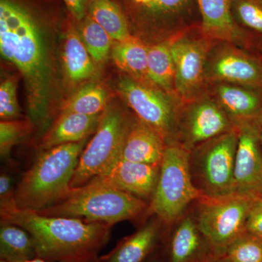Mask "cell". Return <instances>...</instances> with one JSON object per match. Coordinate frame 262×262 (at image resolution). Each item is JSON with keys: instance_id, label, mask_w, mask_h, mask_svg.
<instances>
[{"instance_id": "4fadbf2b", "label": "cell", "mask_w": 262, "mask_h": 262, "mask_svg": "<svg viewBox=\"0 0 262 262\" xmlns=\"http://www.w3.org/2000/svg\"><path fill=\"white\" fill-rule=\"evenodd\" d=\"M234 166L235 194L262 198V140L259 119L239 122Z\"/></svg>"}, {"instance_id": "cb8c5ba5", "label": "cell", "mask_w": 262, "mask_h": 262, "mask_svg": "<svg viewBox=\"0 0 262 262\" xmlns=\"http://www.w3.org/2000/svg\"><path fill=\"white\" fill-rule=\"evenodd\" d=\"M35 258L37 251L30 234L18 225L1 222L0 261L20 262Z\"/></svg>"}, {"instance_id": "8992f818", "label": "cell", "mask_w": 262, "mask_h": 262, "mask_svg": "<svg viewBox=\"0 0 262 262\" xmlns=\"http://www.w3.org/2000/svg\"><path fill=\"white\" fill-rule=\"evenodd\" d=\"M237 127L190 151L193 182L205 196L222 198L235 194L234 166Z\"/></svg>"}, {"instance_id": "5b68a950", "label": "cell", "mask_w": 262, "mask_h": 262, "mask_svg": "<svg viewBox=\"0 0 262 262\" xmlns=\"http://www.w3.org/2000/svg\"><path fill=\"white\" fill-rule=\"evenodd\" d=\"M189 154V150L177 142L168 143L165 148L147 210V213L156 215L165 225L180 220L191 203L205 196L193 182Z\"/></svg>"}, {"instance_id": "d590c367", "label": "cell", "mask_w": 262, "mask_h": 262, "mask_svg": "<svg viewBox=\"0 0 262 262\" xmlns=\"http://www.w3.org/2000/svg\"><path fill=\"white\" fill-rule=\"evenodd\" d=\"M0 262H7L4 261H0ZM20 262H50L48 261H46V260H43L42 258H35L34 259L28 260V261H24Z\"/></svg>"}, {"instance_id": "30bf717a", "label": "cell", "mask_w": 262, "mask_h": 262, "mask_svg": "<svg viewBox=\"0 0 262 262\" xmlns=\"http://www.w3.org/2000/svg\"><path fill=\"white\" fill-rule=\"evenodd\" d=\"M118 90L140 121L158 130L167 144L173 142L182 105L177 98L130 77H122Z\"/></svg>"}, {"instance_id": "ac0fdd59", "label": "cell", "mask_w": 262, "mask_h": 262, "mask_svg": "<svg viewBox=\"0 0 262 262\" xmlns=\"http://www.w3.org/2000/svg\"><path fill=\"white\" fill-rule=\"evenodd\" d=\"M166 146L161 134L139 120L131 123L121 158L134 163L160 165Z\"/></svg>"}, {"instance_id": "9c48e42d", "label": "cell", "mask_w": 262, "mask_h": 262, "mask_svg": "<svg viewBox=\"0 0 262 262\" xmlns=\"http://www.w3.org/2000/svg\"><path fill=\"white\" fill-rule=\"evenodd\" d=\"M201 26L170 38L175 67V93L182 104L200 97L206 85L207 58L215 42L203 35Z\"/></svg>"}, {"instance_id": "44dd1931", "label": "cell", "mask_w": 262, "mask_h": 262, "mask_svg": "<svg viewBox=\"0 0 262 262\" xmlns=\"http://www.w3.org/2000/svg\"><path fill=\"white\" fill-rule=\"evenodd\" d=\"M111 53L115 64L129 77L142 83L151 84L147 75L148 47L141 39L131 36L115 42Z\"/></svg>"}, {"instance_id": "74e56055", "label": "cell", "mask_w": 262, "mask_h": 262, "mask_svg": "<svg viewBox=\"0 0 262 262\" xmlns=\"http://www.w3.org/2000/svg\"><path fill=\"white\" fill-rule=\"evenodd\" d=\"M85 262H101L100 258H98L97 257L92 258V259H90L89 261Z\"/></svg>"}, {"instance_id": "603a6c76", "label": "cell", "mask_w": 262, "mask_h": 262, "mask_svg": "<svg viewBox=\"0 0 262 262\" xmlns=\"http://www.w3.org/2000/svg\"><path fill=\"white\" fill-rule=\"evenodd\" d=\"M147 75L151 84L177 98L175 93V67L170 51V38L148 47Z\"/></svg>"}, {"instance_id": "3957f363", "label": "cell", "mask_w": 262, "mask_h": 262, "mask_svg": "<svg viewBox=\"0 0 262 262\" xmlns=\"http://www.w3.org/2000/svg\"><path fill=\"white\" fill-rule=\"evenodd\" d=\"M87 139L44 150L19 183L14 194L16 206L39 211L65 199Z\"/></svg>"}, {"instance_id": "277c9868", "label": "cell", "mask_w": 262, "mask_h": 262, "mask_svg": "<svg viewBox=\"0 0 262 262\" xmlns=\"http://www.w3.org/2000/svg\"><path fill=\"white\" fill-rule=\"evenodd\" d=\"M149 202L129 193L98 184L72 188L70 194L54 206L36 211L51 216L79 219L91 223L113 226L132 220L147 212Z\"/></svg>"}, {"instance_id": "8fae6325", "label": "cell", "mask_w": 262, "mask_h": 262, "mask_svg": "<svg viewBox=\"0 0 262 262\" xmlns=\"http://www.w3.org/2000/svg\"><path fill=\"white\" fill-rule=\"evenodd\" d=\"M234 127L235 124L214 98L203 94L181 106L173 142L191 151Z\"/></svg>"}, {"instance_id": "83f0119b", "label": "cell", "mask_w": 262, "mask_h": 262, "mask_svg": "<svg viewBox=\"0 0 262 262\" xmlns=\"http://www.w3.org/2000/svg\"><path fill=\"white\" fill-rule=\"evenodd\" d=\"M234 21L239 29L252 37L262 38V0H232Z\"/></svg>"}, {"instance_id": "ffe728a7", "label": "cell", "mask_w": 262, "mask_h": 262, "mask_svg": "<svg viewBox=\"0 0 262 262\" xmlns=\"http://www.w3.org/2000/svg\"><path fill=\"white\" fill-rule=\"evenodd\" d=\"M161 224L158 218L149 221L135 233L122 239L115 249L100 260L101 262H144L158 243Z\"/></svg>"}, {"instance_id": "484cf974", "label": "cell", "mask_w": 262, "mask_h": 262, "mask_svg": "<svg viewBox=\"0 0 262 262\" xmlns=\"http://www.w3.org/2000/svg\"><path fill=\"white\" fill-rule=\"evenodd\" d=\"M108 95L102 86L85 84L67 100L61 113H77L84 115L102 114L108 106Z\"/></svg>"}, {"instance_id": "4316f807", "label": "cell", "mask_w": 262, "mask_h": 262, "mask_svg": "<svg viewBox=\"0 0 262 262\" xmlns=\"http://www.w3.org/2000/svg\"><path fill=\"white\" fill-rule=\"evenodd\" d=\"M79 34L95 63H104L113 48L110 34L90 15L84 19Z\"/></svg>"}, {"instance_id": "d4e9b609", "label": "cell", "mask_w": 262, "mask_h": 262, "mask_svg": "<svg viewBox=\"0 0 262 262\" xmlns=\"http://www.w3.org/2000/svg\"><path fill=\"white\" fill-rule=\"evenodd\" d=\"M89 15L115 42L130 37L128 24L118 6L111 0H90Z\"/></svg>"}, {"instance_id": "d6986e66", "label": "cell", "mask_w": 262, "mask_h": 262, "mask_svg": "<svg viewBox=\"0 0 262 262\" xmlns=\"http://www.w3.org/2000/svg\"><path fill=\"white\" fill-rule=\"evenodd\" d=\"M102 114L84 115L61 113L51 128L43 137L40 147L47 150L55 146L80 142L97 130Z\"/></svg>"}, {"instance_id": "e0dca14e", "label": "cell", "mask_w": 262, "mask_h": 262, "mask_svg": "<svg viewBox=\"0 0 262 262\" xmlns=\"http://www.w3.org/2000/svg\"><path fill=\"white\" fill-rule=\"evenodd\" d=\"M215 258L195 218H182L170 237L168 262H211Z\"/></svg>"}, {"instance_id": "ab89813d", "label": "cell", "mask_w": 262, "mask_h": 262, "mask_svg": "<svg viewBox=\"0 0 262 262\" xmlns=\"http://www.w3.org/2000/svg\"><path fill=\"white\" fill-rule=\"evenodd\" d=\"M149 262H163L161 261V260L159 259H153L151 260V261H150Z\"/></svg>"}, {"instance_id": "4dcf8cb0", "label": "cell", "mask_w": 262, "mask_h": 262, "mask_svg": "<svg viewBox=\"0 0 262 262\" xmlns=\"http://www.w3.org/2000/svg\"><path fill=\"white\" fill-rule=\"evenodd\" d=\"M20 115L17 99V80L8 77L0 85V117L2 120H13Z\"/></svg>"}, {"instance_id": "7a4b0ae2", "label": "cell", "mask_w": 262, "mask_h": 262, "mask_svg": "<svg viewBox=\"0 0 262 262\" xmlns=\"http://www.w3.org/2000/svg\"><path fill=\"white\" fill-rule=\"evenodd\" d=\"M0 203L1 222L27 231L34 241L37 258L46 261H89L97 257L110 239L111 226L106 224L20 209L15 204V198Z\"/></svg>"}, {"instance_id": "5bb4252c", "label": "cell", "mask_w": 262, "mask_h": 262, "mask_svg": "<svg viewBox=\"0 0 262 262\" xmlns=\"http://www.w3.org/2000/svg\"><path fill=\"white\" fill-rule=\"evenodd\" d=\"M160 165L134 163L120 158L111 168L87 184L114 188L150 202L159 178Z\"/></svg>"}, {"instance_id": "836d02e7", "label": "cell", "mask_w": 262, "mask_h": 262, "mask_svg": "<svg viewBox=\"0 0 262 262\" xmlns=\"http://www.w3.org/2000/svg\"><path fill=\"white\" fill-rule=\"evenodd\" d=\"M12 182L13 180L8 174L4 173L0 176V203L14 198L15 193L12 191Z\"/></svg>"}, {"instance_id": "d6a6232c", "label": "cell", "mask_w": 262, "mask_h": 262, "mask_svg": "<svg viewBox=\"0 0 262 262\" xmlns=\"http://www.w3.org/2000/svg\"><path fill=\"white\" fill-rule=\"evenodd\" d=\"M67 8L77 20H82L89 10L90 0H63Z\"/></svg>"}, {"instance_id": "ba28073f", "label": "cell", "mask_w": 262, "mask_h": 262, "mask_svg": "<svg viewBox=\"0 0 262 262\" xmlns=\"http://www.w3.org/2000/svg\"><path fill=\"white\" fill-rule=\"evenodd\" d=\"M254 200L234 194L217 198L203 196L196 201V223L216 257L246 233V221Z\"/></svg>"}, {"instance_id": "1f68e13d", "label": "cell", "mask_w": 262, "mask_h": 262, "mask_svg": "<svg viewBox=\"0 0 262 262\" xmlns=\"http://www.w3.org/2000/svg\"><path fill=\"white\" fill-rule=\"evenodd\" d=\"M246 228L248 233L262 237V198L253 201L246 221Z\"/></svg>"}, {"instance_id": "f546056e", "label": "cell", "mask_w": 262, "mask_h": 262, "mask_svg": "<svg viewBox=\"0 0 262 262\" xmlns=\"http://www.w3.org/2000/svg\"><path fill=\"white\" fill-rule=\"evenodd\" d=\"M27 121L2 120L0 122V154L2 159L9 157L12 148L24 139L30 129Z\"/></svg>"}, {"instance_id": "e575fe53", "label": "cell", "mask_w": 262, "mask_h": 262, "mask_svg": "<svg viewBox=\"0 0 262 262\" xmlns=\"http://www.w3.org/2000/svg\"><path fill=\"white\" fill-rule=\"evenodd\" d=\"M133 3H134L138 7L139 10L142 13H146V10L149 9L150 5L152 4L155 0H132Z\"/></svg>"}, {"instance_id": "f35d334b", "label": "cell", "mask_w": 262, "mask_h": 262, "mask_svg": "<svg viewBox=\"0 0 262 262\" xmlns=\"http://www.w3.org/2000/svg\"><path fill=\"white\" fill-rule=\"evenodd\" d=\"M211 262H225L223 261V260L222 259H221L220 258H214V259L213 260H212V261Z\"/></svg>"}, {"instance_id": "52a82bcc", "label": "cell", "mask_w": 262, "mask_h": 262, "mask_svg": "<svg viewBox=\"0 0 262 262\" xmlns=\"http://www.w3.org/2000/svg\"><path fill=\"white\" fill-rule=\"evenodd\" d=\"M131 122L118 108L108 106L102 113L94 137L79 159L71 188L82 187L107 171L121 158Z\"/></svg>"}, {"instance_id": "2e32d148", "label": "cell", "mask_w": 262, "mask_h": 262, "mask_svg": "<svg viewBox=\"0 0 262 262\" xmlns=\"http://www.w3.org/2000/svg\"><path fill=\"white\" fill-rule=\"evenodd\" d=\"M212 96L234 123L259 119L262 91L227 82H213Z\"/></svg>"}, {"instance_id": "8d00e7d4", "label": "cell", "mask_w": 262, "mask_h": 262, "mask_svg": "<svg viewBox=\"0 0 262 262\" xmlns=\"http://www.w3.org/2000/svg\"><path fill=\"white\" fill-rule=\"evenodd\" d=\"M259 124H260V130H261V140H262V111H261V115H260V117H259Z\"/></svg>"}, {"instance_id": "9a60e30c", "label": "cell", "mask_w": 262, "mask_h": 262, "mask_svg": "<svg viewBox=\"0 0 262 262\" xmlns=\"http://www.w3.org/2000/svg\"><path fill=\"white\" fill-rule=\"evenodd\" d=\"M203 35L215 42L247 45L248 39L234 21L232 0H196Z\"/></svg>"}, {"instance_id": "f1b7e54d", "label": "cell", "mask_w": 262, "mask_h": 262, "mask_svg": "<svg viewBox=\"0 0 262 262\" xmlns=\"http://www.w3.org/2000/svg\"><path fill=\"white\" fill-rule=\"evenodd\" d=\"M218 258L225 262H262V237L246 232Z\"/></svg>"}, {"instance_id": "6da1fadb", "label": "cell", "mask_w": 262, "mask_h": 262, "mask_svg": "<svg viewBox=\"0 0 262 262\" xmlns=\"http://www.w3.org/2000/svg\"><path fill=\"white\" fill-rule=\"evenodd\" d=\"M0 51L23 76L31 120L46 126L51 80L47 48L32 15L12 0H0Z\"/></svg>"}, {"instance_id": "7402d4cb", "label": "cell", "mask_w": 262, "mask_h": 262, "mask_svg": "<svg viewBox=\"0 0 262 262\" xmlns=\"http://www.w3.org/2000/svg\"><path fill=\"white\" fill-rule=\"evenodd\" d=\"M62 59L66 75L71 82H80L97 75L96 63L86 49L80 34L74 28L66 35Z\"/></svg>"}, {"instance_id": "7c38bea8", "label": "cell", "mask_w": 262, "mask_h": 262, "mask_svg": "<svg viewBox=\"0 0 262 262\" xmlns=\"http://www.w3.org/2000/svg\"><path fill=\"white\" fill-rule=\"evenodd\" d=\"M206 83L227 82L262 91V60L236 47L216 42L206 65Z\"/></svg>"}]
</instances>
